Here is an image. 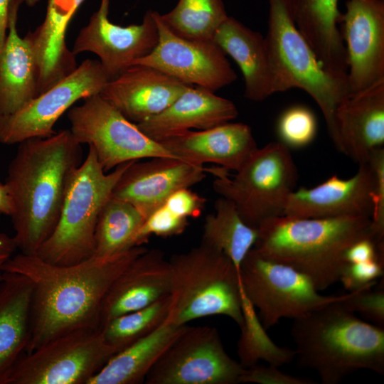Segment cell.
Instances as JSON below:
<instances>
[{"instance_id": "1", "label": "cell", "mask_w": 384, "mask_h": 384, "mask_svg": "<svg viewBox=\"0 0 384 384\" xmlns=\"http://www.w3.org/2000/svg\"><path fill=\"white\" fill-rule=\"evenodd\" d=\"M146 250L136 246L111 257H91L70 265L52 264L36 255H13L4 272L21 274L32 284L30 336L25 353L78 329H100V307L110 287Z\"/></svg>"}, {"instance_id": "2", "label": "cell", "mask_w": 384, "mask_h": 384, "mask_svg": "<svg viewBox=\"0 0 384 384\" xmlns=\"http://www.w3.org/2000/svg\"><path fill=\"white\" fill-rule=\"evenodd\" d=\"M81 163V144L70 129L18 144L5 183L13 201L10 217L20 252L36 255L53 233L70 180Z\"/></svg>"}, {"instance_id": "3", "label": "cell", "mask_w": 384, "mask_h": 384, "mask_svg": "<svg viewBox=\"0 0 384 384\" xmlns=\"http://www.w3.org/2000/svg\"><path fill=\"white\" fill-rule=\"evenodd\" d=\"M257 230L256 252L304 274L319 292L339 281L347 264L345 253L351 245L365 238L375 240L371 218L366 215L306 218L283 215L264 221Z\"/></svg>"}, {"instance_id": "4", "label": "cell", "mask_w": 384, "mask_h": 384, "mask_svg": "<svg viewBox=\"0 0 384 384\" xmlns=\"http://www.w3.org/2000/svg\"><path fill=\"white\" fill-rule=\"evenodd\" d=\"M291 336L299 365L314 370L323 384L360 370L384 375V328L361 320L341 301L294 319Z\"/></svg>"}, {"instance_id": "5", "label": "cell", "mask_w": 384, "mask_h": 384, "mask_svg": "<svg viewBox=\"0 0 384 384\" xmlns=\"http://www.w3.org/2000/svg\"><path fill=\"white\" fill-rule=\"evenodd\" d=\"M171 306L167 320L176 325L223 315L239 327L243 318L239 270L223 252L201 243L169 260Z\"/></svg>"}, {"instance_id": "6", "label": "cell", "mask_w": 384, "mask_h": 384, "mask_svg": "<svg viewBox=\"0 0 384 384\" xmlns=\"http://www.w3.org/2000/svg\"><path fill=\"white\" fill-rule=\"evenodd\" d=\"M133 161L122 164L107 174L95 151L89 147L85 159L70 180L56 227L36 255L58 265L77 264L92 257L99 214Z\"/></svg>"}, {"instance_id": "7", "label": "cell", "mask_w": 384, "mask_h": 384, "mask_svg": "<svg viewBox=\"0 0 384 384\" xmlns=\"http://www.w3.org/2000/svg\"><path fill=\"white\" fill-rule=\"evenodd\" d=\"M265 39L282 92L299 88L316 102L325 119L329 136L336 144L335 112L351 92L348 80L329 73L297 28L289 0H268Z\"/></svg>"}, {"instance_id": "8", "label": "cell", "mask_w": 384, "mask_h": 384, "mask_svg": "<svg viewBox=\"0 0 384 384\" xmlns=\"http://www.w3.org/2000/svg\"><path fill=\"white\" fill-rule=\"evenodd\" d=\"M208 168L215 176L213 188L234 203L248 225L258 228L265 220L283 215L289 194L294 191L297 169L289 149L280 142L257 148L240 169Z\"/></svg>"}, {"instance_id": "9", "label": "cell", "mask_w": 384, "mask_h": 384, "mask_svg": "<svg viewBox=\"0 0 384 384\" xmlns=\"http://www.w3.org/2000/svg\"><path fill=\"white\" fill-rule=\"evenodd\" d=\"M239 273L242 292L258 311L265 329L283 318L294 320L343 300L350 294L322 295L309 277L288 265L262 256L253 247L242 260Z\"/></svg>"}, {"instance_id": "10", "label": "cell", "mask_w": 384, "mask_h": 384, "mask_svg": "<svg viewBox=\"0 0 384 384\" xmlns=\"http://www.w3.org/2000/svg\"><path fill=\"white\" fill-rule=\"evenodd\" d=\"M117 353L100 329H78L23 353L4 384H87Z\"/></svg>"}, {"instance_id": "11", "label": "cell", "mask_w": 384, "mask_h": 384, "mask_svg": "<svg viewBox=\"0 0 384 384\" xmlns=\"http://www.w3.org/2000/svg\"><path fill=\"white\" fill-rule=\"evenodd\" d=\"M70 132L78 143L88 144L108 172L131 161L178 158L159 142L145 134L99 94L68 110ZM179 159V158H178Z\"/></svg>"}, {"instance_id": "12", "label": "cell", "mask_w": 384, "mask_h": 384, "mask_svg": "<svg viewBox=\"0 0 384 384\" xmlns=\"http://www.w3.org/2000/svg\"><path fill=\"white\" fill-rule=\"evenodd\" d=\"M214 327L186 326L146 376V384H236L244 370Z\"/></svg>"}, {"instance_id": "13", "label": "cell", "mask_w": 384, "mask_h": 384, "mask_svg": "<svg viewBox=\"0 0 384 384\" xmlns=\"http://www.w3.org/2000/svg\"><path fill=\"white\" fill-rule=\"evenodd\" d=\"M98 60L86 59L70 75L9 114H0V143L46 138L65 111L80 100L98 95L110 80Z\"/></svg>"}, {"instance_id": "14", "label": "cell", "mask_w": 384, "mask_h": 384, "mask_svg": "<svg viewBox=\"0 0 384 384\" xmlns=\"http://www.w3.org/2000/svg\"><path fill=\"white\" fill-rule=\"evenodd\" d=\"M159 40L147 55L133 63L154 68L188 85L215 92L237 79L225 53L212 40H193L174 33L153 11Z\"/></svg>"}, {"instance_id": "15", "label": "cell", "mask_w": 384, "mask_h": 384, "mask_svg": "<svg viewBox=\"0 0 384 384\" xmlns=\"http://www.w3.org/2000/svg\"><path fill=\"white\" fill-rule=\"evenodd\" d=\"M108 12L109 6L100 5L80 31L72 52L75 55L82 52L97 55L112 80L154 50L159 32L152 10L146 12L142 23L127 26L112 23Z\"/></svg>"}, {"instance_id": "16", "label": "cell", "mask_w": 384, "mask_h": 384, "mask_svg": "<svg viewBox=\"0 0 384 384\" xmlns=\"http://www.w3.org/2000/svg\"><path fill=\"white\" fill-rule=\"evenodd\" d=\"M339 24L350 92L384 80V1L347 0Z\"/></svg>"}, {"instance_id": "17", "label": "cell", "mask_w": 384, "mask_h": 384, "mask_svg": "<svg viewBox=\"0 0 384 384\" xmlns=\"http://www.w3.org/2000/svg\"><path fill=\"white\" fill-rule=\"evenodd\" d=\"M207 173L208 168L178 158L134 161L118 180L111 197L129 203L146 219L171 194L201 182Z\"/></svg>"}, {"instance_id": "18", "label": "cell", "mask_w": 384, "mask_h": 384, "mask_svg": "<svg viewBox=\"0 0 384 384\" xmlns=\"http://www.w3.org/2000/svg\"><path fill=\"white\" fill-rule=\"evenodd\" d=\"M375 186L370 163L358 164L357 172L347 179L334 175L311 188L292 191L283 215L297 218H325L350 215L371 218Z\"/></svg>"}, {"instance_id": "19", "label": "cell", "mask_w": 384, "mask_h": 384, "mask_svg": "<svg viewBox=\"0 0 384 384\" xmlns=\"http://www.w3.org/2000/svg\"><path fill=\"white\" fill-rule=\"evenodd\" d=\"M171 289L170 264L158 249L146 250L116 278L100 307L99 329L122 314L156 302Z\"/></svg>"}, {"instance_id": "20", "label": "cell", "mask_w": 384, "mask_h": 384, "mask_svg": "<svg viewBox=\"0 0 384 384\" xmlns=\"http://www.w3.org/2000/svg\"><path fill=\"white\" fill-rule=\"evenodd\" d=\"M188 86L154 68L133 65L110 80L99 95L138 124L163 112Z\"/></svg>"}, {"instance_id": "21", "label": "cell", "mask_w": 384, "mask_h": 384, "mask_svg": "<svg viewBox=\"0 0 384 384\" xmlns=\"http://www.w3.org/2000/svg\"><path fill=\"white\" fill-rule=\"evenodd\" d=\"M336 147L358 164L384 148V80L350 92L335 112Z\"/></svg>"}, {"instance_id": "22", "label": "cell", "mask_w": 384, "mask_h": 384, "mask_svg": "<svg viewBox=\"0 0 384 384\" xmlns=\"http://www.w3.org/2000/svg\"><path fill=\"white\" fill-rule=\"evenodd\" d=\"M159 142L183 160L201 166L213 163L235 171L257 148L250 127L230 122L207 129L184 131Z\"/></svg>"}, {"instance_id": "23", "label": "cell", "mask_w": 384, "mask_h": 384, "mask_svg": "<svg viewBox=\"0 0 384 384\" xmlns=\"http://www.w3.org/2000/svg\"><path fill=\"white\" fill-rule=\"evenodd\" d=\"M212 41L240 68L245 81V97L260 102L282 92L265 37L261 33L228 16L217 28Z\"/></svg>"}, {"instance_id": "24", "label": "cell", "mask_w": 384, "mask_h": 384, "mask_svg": "<svg viewBox=\"0 0 384 384\" xmlns=\"http://www.w3.org/2000/svg\"><path fill=\"white\" fill-rule=\"evenodd\" d=\"M84 1L48 0L43 23L25 36L36 58L38 95L52 87L78 67L75 55L67 46L66 33L73 16Z\"/></svg>"}, {"instance_id": "25", "label": "cell", "mask_w": 384, "mask_h": 384, "mask_svg": "<svg viewBox=\"0 0 384 384\" xmlns=\"http://www.w3.org/2000/svg\"><path fill=\"white\" fill-rule=\"evenodd\" d=\"M238 114L231 100L206 88L190 85L163 112L137 125L159 142L191 129L203 130L231 122Z\"/></svg>"}, {"instance_id": "26", "label": "cell", "mask_w": 384, "mask_h": 384, "mask_svg": "<svg viewBox=\"0 0 384 384\" xmlns=\"http://www.w3.org/2000/svg\"><path fill=\"white\" fill-rule=\"evenodd\" d=\"M338 0H289L294 22L323 68L347 80L346 48L338 27L341 13Z\"/></svg>"}, {"instance_id": "27", "label": "cell", "mask_w": 384, "mask_h": 384, "mask_svg": "<svg viewBox=\"0 0 384 384\" xmlns=\"http://www.w3.org/2000/svg\"><path fill=\"white\" fill-rule=\"evenodd\" d=\"M24 0H12L6 38L0 51V114L15 112L37 94V66L31 46L16 23Z\"/></svg>"}, {"instance_id": "28", "label": "cell", "mask_w": 384, "mask_h": 384, "mask_svg": "<svg viewBox=\"0 0 384 384\" xmlns=\"http://www.w3.org/2000/svg\"><path fill=\"white\" fill-rule=\"evenodd\" d=\"M32 284L26 276L4 272L0 282V384L20 356L30 336Z\"/></svg>"}, {"instance_id": "29", "label": "cell", "mask_w": 384, "mask_h": 384, "mask_svg": "<svg viewBox=\"0 0 384 384\" xmlns=\"http://www.w3.org/2000/svg\"><path fill=\"white\" fill-rule=\"evenodd\" d=\"M186 325L167 319L155 331L117 353L87 384H139Z\"/></svg>"}, {"instance_id": "30", "label": "cell", "mask_w": 384, "mask_h": 384, "mask_svg": "<svg viewBox=\"0 0 384 384\" xmlns=\"http://www.w3.org/2000/svg\"><path fill=\"white\" fill-rule=\"evenodd\" d=\"M257 237V228L244 222L234 203L220 197L215 203V213L206 217L201 243L225 253L240 271Z\"/></svg>"}, {"instance_id": "31", "label": "cell", "mask_w": 384, "mask_h": 384, "mask_svg": "<svg viewBox=\"0 0 384 384\" xmlns=\"http://www.w3.org/2000/svg\"><path fill=\"white\" fill-rule=\"evenodd\" d=\"M145 219L132 204L112 197L102 208L96 224L92 257H111L136 247Z\"/></svg>"}, {"instance_id": "32", "label": "cell", "mask_w": 384, "mask_h": 384, "mask_svg": "<svg viewBox=\"0 0 384 384\" xmlns=\"http://www.w3.org/2000/svg\"><path fill=\"white\" fill-rule=\"evenodd\" d=\"M228 17L222 0H178L170 11L161 14L174 33L193 40H212Z\"/></svg>"}, {"instance_id": "33", "label": "cell", "mask_w": 384, "mask_h": 384, "mask_svg": "<svg viewBox=\"0 0 384 384\" xmlns=\"http://www.w3.org/2000/svg\"><path fill=\"white\" fill-rule=\"evenodd\" d=\"M242 294L243 321L240 326V337L238 342L240 364L247 368L262 360L268 364L281 366L295 358L294 350L277 346L268 336L254 306Z\"/></svg>"}, {"instance_id": "34", "label": "cell", "mask_w": 384, "mask_h": 384, "mask_svg": "<svg viewBox=\"0 0 384 384\" xmlns=\"http://www.w3.org/2000/svg\"><path fill=\"white\" fill-rule=\"evenodd\" d=\"M170 306L169 294L148 306L113 319L100 330L105 341L119 352L159 328L166 320Z\"/></svg>"}, {"instance_id": "35", "label": "cell", "mask_w": 384, "mask_h": 384, "mask_svg": "<svg viewBox=\"0 0 384 384\" xmlns=\"http://www.w3.org/2000/svg\"><path fill=\"white\" fill-rule=\"evenodd\" d=\"M277 132L279 142L289 149L306 146L316 137L317 132L316 117L304 106L291 107L279 117Z\"/></svg>"}, {"instance_id": "36", "label": "cell", "mask_w": 384, "mask_h": 384, "mask_svg": "<svg viewBox=\"0 0 384 384\" xmlns=\"http://www.w3.org/2000/svg\"><path fill=\"white\" fill-rule=\"evenodd\" d=\"M347 298L341 301L346 309L359 313L375 325L384 328V282L349 292Z\"/></svg>"}, {"instance_id": "37", "label": "cell", "mask_w": 384, "mask_h": 384, "mask_svg": "<svg viewBox=\"0 0 384 384\" xmlns=\"http://www.w3.org/2000/svg\"><path fill=\"white\" fill-rule=\"evenodd\" d=\"M188 225V218L176 214L163 204L145 219L137 234L136 245L146 243L151 235L161 237L180 235Z\"/></svg>"}, {"instance_id": "38", "label": "cell", "mask_w": 384, "mask_h": 384, "mask_svg": "<svg viewBox=\"0 0 384 384\" xmlns=\"http://www.w3.org/2000/svg\"><path fill=\"white\" fill-rule=\"evenodd\" d=\"M368 163L375 175L371 231L378 242H384V148L375 151Z\"/></svg>"}, {"instance_id": "39", "label": "cell", "mask_w": 384, "mask_h": 384, "mask_svg": "<svg viewBox=\"0 0 384 384\" xmlns=\"http://www.w3.org/2000/svg\"><path fill=\"white\" fill-rule=\"evenodd\" d=\"M384 273V262L373 260L364 262L347 263L339 281L349 292L356 291L377 283Z\"/></svg>"}, {"instance_id": "40", "label": "cell", "mask_w": 384, "mask_h": 384, "mask_svg": "<svg viewBox=\"0 0 384 384\" xmlns=\"http://www.w3.org/2000/svg\"><path fill=\"white\" fill-rule=\"evenodd\" d=\"M278 366L268 364L267 366L254 365L245 368L240 376V383L259 384H314L310 379L302 378L285 373Z\"/></svg>"}, {"instance_id": "41", "label": "cell", "mask_w": 384, "mask_h": 384, "mask_svg": "<svg viewBox=\"0 0 384 384\" xmlns=\"http://www.w3.org/2000/svg\"><path fill=\"white\" fill-rule=\"evenodd\" d=\"M206 200L189 188L178 189L171 194L164 205L182 217L198 218L203 210Z\"/></svg>"}, {"instance_id": "42", "label": "cell", "mask_w": 384, "mask_h": 384, "mask_svg": "<svg viewBox=\"0 0 384 384\" xmlns=\"http://www.w3.org/2000/svg\"><path fill=\"white\" fill-rule=\"evenodd\" d=\"M347 263L379 260L384 262V242H377L371 238H365L351 245L345 253Z\"/></svg>"}, {"instance_id": "43", "label": "cell", "mask_w": 384, "mask_h": 384, "mask_svg": "<svg viewBox=\"0 0 384 384\" xmlns=\"http://www.w3.org/2000/svg\"><path fill=\"white\" fill-rule=\"evenodd\" d=\"M17 249L13 237L0 233V282L4 273V266Z\"/></svg>"}, {"instance_id": "44", "label": "cell", "mask_w": 384, "mask_h": 384, "mask_svg": "<svg viewBox=\"0 0 384 384\" xmlns=\"http://www.w3.org/2000/svg\"><path fill=\"white\" fill-rule=\"evenodd\" d=\"M12 0H0V51L7 34L10 5Z\"/></svg>"}, {"instance_id": "45", "label": "cell", "mask_w": 384, "mask_h": 384, "mask_svg": "<svg viewBox=\"0 0 384 384\" xmlns=\"http://www.w3.org/2000/svg\"><path fill=\"white\" fill-rule=\"evenodd\" d=\"M13 211V201L6 183L0 182V214L10 216Z\"/></svg>"}, {"instance_id": "46", "label": "cell", "mask_w": 384, "mask_h": 384, "mask_svg": "<svg viewBox=\"0 0 384 384\" xmlns=\"http://www.w3.org/2000/svg\"><path fill=\"white\" fill-rule=\"evenodd\" d=\"M40 0H24V3L28 6H33L36 4Z\"/></svg>"}]
</instances>
